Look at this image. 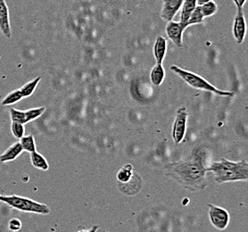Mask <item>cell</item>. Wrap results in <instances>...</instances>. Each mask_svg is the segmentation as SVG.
I'll use <instances>...</instances> for the list:
<instances>
[{
	"label": "cell",
	"instance_id": "obj_27",
	"mask_svg": "<svg viewBox=\"0 0 248 232\" xmlns=\"http://www.w3.org/2000/svg\"><path fill=\"white\" fill-rule=\"evenodd\" d=\"M98 229H99V226L96 225V226L92 227L90 230H80V231L77 232H96Z\"/></svg>",
	"mask_w": 248,
	"mask_h": 232
},
{
	"label": "cell",
	"instance_id": "obj_13",
	"mask_svg": "<svg viewBox=\"0 0 248 232\" xmlns=\"http://www.w3.org/2000/svg\"><path fill=\"white\" fill-rule=\"evenodd\" d=\"M135 175L136 173L133 171V168H132L131 164H128L124 165V167H122L119 170L118 173H117V181H118L119 185L126 186L129 182L134 179Z\"/></svg>",
	"mask_w": 248,
	"mask_h": 232
},
{
	"label": "cell",
	"instance_id": "obj_18",
	"mask_svg": "<svg viewBox=\"0 0 248 232\" xmlns=\"http://www.w3.org/2000/svg\"><path fill=\"white\" fill-rule=\"evenodd\" d=\"M20 144L23 147V151H27L29 153H32L37 151L36 147V143H35V139L33 135H28V136H23L22 139H20Z\"/></svg>",
	"mask_w": 248,
	"mask_h": 232
},
{
	"label": "cell",
	"instance_id": "obj_26",
	"mask_svg": "<svg viewBox=\"0 0 248 232\" xmlns=\"http://www.w3.org/2000/svg\"><path fill=\"white\" fill-rule=\"evenodd\" d=\"M247 0H233V3L235 4V6L237 7V11L243 10L244 5L246 4Z\"/></svg>",
	"mask_w": 248,
	"mask_h": 232
},
{
	"label": "cell",
	"instance_id": "obj_16",
	"mask_svg": "<svg viewBox=\"0 0 248 232\" xmlns=\"http://www.w3.org/2000/svg\"><path fill=\"white\" fill-rule=\"evenodd\" d=\"M31 162L36 169L41 170H47L49 169V164L46 159L44 157V155L38 153L37 151L31 153Z\"/></svg>",
	"mask_w": 248,
	"mask_h": 232
},
{
	"label": "cell",
	"instance_id": "obj_21",
	"mask_svg": "<svg viewBox=\"0 0 248 232\" xmlns=\"http://www.w3.org/2000/svg\"><path fill=\"white\" fill-rule=\"evenodd\" d=\"M204 20L203 14L201 11V6H198L195 10L192 12L191 15L188 18L187 23H186V26H191V25H195V24H199L202 23Z\"/></svg>",
	"mask_w": 248,
	"mask_h": 232
},
{
	"label": "cell",
	"instance_id": "obj_22",
	"mask_svg": "<svg viewBox=\"0 0 248 232\" xmlns=\"http://www.w3.org/2000/svg\"><path fill=\"white\" fill-rule=\"evenodd\" d=\"M201 11L203 14V17H210V16H213L215 13L218 11V6L212 0L208 3L201 6Z\"/></svg>",
	"mask_w": 248,
	"mask_h": 232
},
{
	"label": "cell",
	"instance_id": "obj_7",
	"mask_svg": "<svg viewBox=\"0 0 248 232\" xmlns=\"http://www.w3.org/2000/svg\"><path fill=\"white\" fill-rule=\"evenodd\" d=\"M187 28L186 24L181 22L170 21L165 27V32L170 40L178 47L183 46V32Z\"/></svg>",
	"mask_w": 248,
	"mask_h": 232
},
{
	"label": "cell",
	"instance_id": "obj_20",
	"mask_svg": "<svg viewBox=\"0 0 248 232\" xmlns=\"http://www.w3.org/2000/svg\"><path fill=\"white\" fill-rule=\"evenodd\" d=\"M46 110V108L45 107H41V108H31L27 111H24L26 124L31 123L34 120L38 119L43 113H45Z\"/></svg>",
	"mask_w": 248,
	"mask_h": 232
},
{
	"label": "cell",
	"instance_id": "obj_28",
	"mask_svg": "<svg viewBox=\"0 0 248 232\" xmlns=\"http://www.w3.org/2000/svg\"><path fill=\"white\" fill-rule=\"evenodd\" d=\"M210 1H212V0H197V4H198V6H201L208 3Z\"/></svg>",
	"mask_w": 248,
	"mask_h": 232
},
{
	"label": "cell",
	"instance_id": "obj_11",
	"mask_svg": "<svg viewBox=\"0 0 248 232\" xmlns=\"http://www.w3.org/2000/svg\"><path fill=\"white\" fill-rule=\"evenodd\" d=\"M154 57L156 63L163 64L167 52V42L163 36H158L154 44Z\"/></svg>",
	"mask_w": 248,
	"mask_h": 232
},
{
	"label": "cell",
	"instance_id": "obj_1",
	"mask_svg": "<svg viewBox=\"0 0 248 232\" xmlns=\"http://www.w3.org/2000/svg\"><path fill=\"white\" fill-rule=\"evenodd\" d=\"M164 171L167 177L193 192L202 191L207 187V170L203 164V155L198 149H195L188 158L166 164Z\"/></svg>",
	"mask_w": 248,
	"mask_h": 232
},
{
	"label": "cell",
	"instance_id": "obj_6",
	"mask_svg": "<svg viewBox=\"0 0 248 232\" xmlns=\"http://www.w3.org/2000/svg\"><path fill=\"white\" fill-rule=\"evenodd\" d=\"M207 205L209 207V219L212 225L217 230L224 231L230 223L229 212L220 206L210 204Z\"/></svg>",
	"mask_w": 248,
	"mask_h": 232
},
{
	"label": "cell",
	"instance_id": "obj_2",
	"mask_svg": "<svg viewBox=\"0 0 248 232\" xmlns=\"http://www.w3.org/2000/svg\"><path fill=\"white\" fill-rule=\"evenodd\" d=\"M206 170L215 174V181L218 183L248 181V164L246 160L232 162L220 159L219 162L210 164Z\"/></svg>",
	"mask_w": 248,
	"mask_h": 232
},
{
	"label": "cell",
	"instance_id": "obj_5",
	"mask_svg": "<svg viewBox=\"0 0 248 232\" xmlns=\"http://www.w3.org/2000/svg\"><path fill=\"white\" fill-rule=\"evenodd\" d=\"M187 116L188 113L184 107L179 108L176 112L174 124L172 126V139L176 144H181L185 138Z\"/></svg>",
	"mask_w": 248,
	"mask_h": 232
},
{
	"label": "cell",
	"instance_id": "obj_12",
	"mask_svg": "<svg viewBox=\"0 0 248 232\" xmlns=\"http://www.w3.org/2000/svg\"><path fill=\"white\" fill-rule=\"evenodd\" d=\"M23 147L21 146L20 142H16L0 155V162L8 163L15 161L21 154L23 153Z\"/></svg>",
	"mask_w": 248,
	"mask_h": 232
},
{
	"label": "cell",
	"instance_id": "obj_17",
	"mask_svg": "<svg viewBox=\"0 0 248 232\" xmlns=\"http://www.w3.org/2000/svg\"><path fill=\"white\" fill-rule=\"evenodd\" d=\"M40 80H41V77L39 76V77L35 78V79H32L31 81H30L28 83L24 84V85L19 90L23 98H24V97H29V96H31L33 94L34 91H36V89H37V87L39 85Z\"/></svg>",
	"mask_w": 248,
	"mask_h": 232
},
{
	"label": "cell",
	"instance_id": "obj_9",
	"mask_svg": "<svg viewBox=\"0 0 248 232\" xmlns=\"http://www.w3.org/2000/svg\"><path fill=\"white\" fill-rule=\"evenodd\" d=\"M233 36L238 44H242L247 32V24L243 10L237 12L233 22Z\"/></svg>",
	"mask_w": 248,
	"mask_h": 232
},
{
	"label": "cell",
	"instance_id": "obj_3",
	"mask_svg": "<svg viewBox=\"0 0 248 232\" xmlns=\"http://www.w3.org/2000/svg\"><path fill=\"white\" fill-rule=\"evenodd\" d=\"M170 70L193 89L198 91H208L220 96H234V93L231 91H220L213 84H211L206 79H203V77L193 72L180 68L177 65H172Z\"/></svg>",
	"mask_w": 248,
	"mask_h": 232
},
{
	"label": "cell",
	"instance_id": "obj_15",
	"mask_svg": "<svg viewBox=\"0 0 248 232\" xmlns=\"http://www.w3.org/2000/svg\"><path fill=\"white\" fill-rule=\"evenodd\" d=\"M164 77H165V71H164V66L163 64L160 63H156L150 73V79L153 85L159 86L162 85V83L164 82Z\"/></svg>",
	"mask_w": 248,
	"mask_h": 232
},
{
	"label": "cell",
	"instance_id": "obj_25",
	"mask_svg": "<svg viewBox=\"0 0 248 232\" xmlns=\"http://www.w3.org/2000/svg\"><path fill=\"white\" fill-rule=\"evenodd\" d=\"M8 229L13 232H19L22 229V221L17 218H13L8 222Z\"/></svg>",
	"mask_w": 248,
	"mask_h": 232
},
{
	"label": "cell",
	"instance_id": "obj_24",
	"mask_svg": "<svg viewBox=\"0 0 248 232\" xmlns=\"http://www.w3.org/2000/svg\"><path fill=\"white\" fill-rule=\"evenodd\" d=\"M11 132L13 136L16 139H22L24 134H25V128L24 124H19V123H12L11 124Z\"/></svg>",
	"mask_w": 248,
	"mask_h": 232
},
{
	"label": "cell",
	"instance_id": "obj_4",
	"mask_svg": "<svg viewBox=\"0 0 248 232\" xmlns=\"http://www.w3.org/2000/svg\"><path fill=\"white\" fill-rule=\"evenodd\" d=\"M0 202L7 204L13 209L24 213H32L38 215H47L50 214L49 207L45 204L36 202L32 199L17 195L4 196L0 195Z\"/></svg>",
	"mask_w": 248,
	"mask_h": 232
},
{
	"label": "cell",
	"instance_id": "obj_8",
	"mask_svg": "<svg viewBox=\"0 0 248 232\" xmlns=\"http://www.w3.org/2000/svg\"><path fill=\"white\" fill-rule=\"evenodd\" d=\"M184 0H163L161 17L165 21H172L177 13L181 9Z\"/></svg>",
	"mask_w": 248,
	"mask_h": 232
},
{
	"label": "cell",
	"instance_id": "obj_10",
	"mask_svg": "<svg viewBox=\"0 0 248 232\" xmlns=\"http://www.w3.org/2000/svg\"><path fill=\"white\" fill-rule=\"evenodd\" d=\"M0 31L6 38L10 39L12 36L9 10L6 0H0Z\"/></svg>",
	"mask_w": 248,
	"mask_h": 232
},
{
	"label": "cell",
	"instance_id": "obj_23",
	"mask_svg": "<svg viewBox=\"0 0 248 232\" xmlns=\"http://www.w3.org/2000/svg\"><path fill=\"white\" fill-rule=\"evenodd\" d=\"M10 118H11L12 123H19V124H26L25 112L24 111L11 108L10 109Z\"/></svg>",
	"mask_w": 248,
	"mask_h": 232
},
{
	"label": "cell",
	"instance_id": "obj_14",
	"mask_svg": "<svg viewBox=\"0 0 248 232\" xmlns=\"http://www.w3.org/2000/svg\"><path fill=\"white\" fill-rule=\"evenodd\" d=\"M198 6L197 0H184L181 6V23L186 24L189 16L191 15L192 12ZM187 27V26H186Z\"/></svg>",
	"mask_w": 248,
	"mask_h": 232
},
{
	"label": "cell",
	"instance_id": "obj_19",
	"mask_svg": "<svg viewBox=\"0 0 248 232\" xmlns=\"http://www.w3.org/2000/svg\"><path fill=\"white\" fill-rule=\"evenodd\" d=\"M23 98V96H22L20 91L16 90V91L10 92V93L2 100L1 105H2V106H11V105H15V104H16V103L20 102Z\"/></svg>",
	"mask_w": 248,
	"mask_h": 232
}]
</instances>
